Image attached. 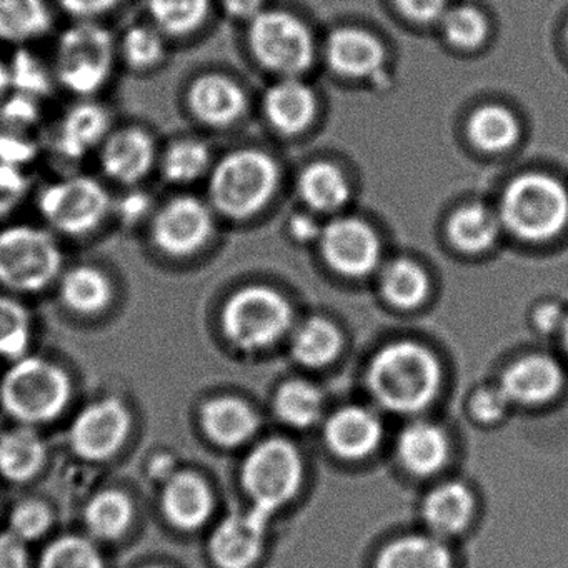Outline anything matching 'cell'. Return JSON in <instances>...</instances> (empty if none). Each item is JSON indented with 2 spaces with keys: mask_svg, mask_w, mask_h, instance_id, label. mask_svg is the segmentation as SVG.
<instances>
[{
  "mask_svg": "<svg viewBox=\"0 0 568 568\" xmlns=\"http://www.w3.org/2000/svg\"><path fill=\"white\" fill-rule=\"evenodd\" d=\"M367 384L382 407L397 414H415L437 398L442 368L424 345L395 342L375 355Z\"/></svg>",
  "mask_w": 568,
  "mask_h": 568,
  "instance_id": "1",
  "label": "cell"
},
{
  "mask_svg": "<svg viewBox=\"0 0 568 568\" xmlns=\"http://www.w3.org/2000/svg\"><path fill=\"white\" fill-rule=\"evenodd\" d=\"M68 372L48 358H18L0 382V404L22 425L55 420L71 400Z\"/></svg>",
  "mask_w": 568,
  "mask_h": 568,
  "instance_id": "2",
  "label": "cell"
},
{
  "mask_svg": "<svg viewBox=\"0 0 568 568\" xmlns=\"http://www.w3.org/2000/svg\"><path fill=\"white\" fill-rule=\"evenodd\" d=\"M118 52L104 26L79 21L59 38L52 68L55 81L71 94L91 99L111 81Z\"/></svg>",
  "mask_w": 568,
  "mask_h": 568,
  "instance_id": "3",
  "label": "cell"
},
{
  "mask_svg": "<svg viewBox=\"0 0 568 568\" xmlns=\"http://www.w3.org/2000/svg\"><path fill=\"white\" fill-rule=\"evenodd\" d=\"M277 184V165L268 155L258 151L232 152L212 169V209L224 217L242 221L271 201Z\"/></svg>",
  "mask_w": 568,
  "mask_h": 568,
  "instance_id": "4",
  "label": "cell"
},
{
  "mask_svg": "<svg viewBox=\"0 0 568 568\" xmlns=\"http://www.w3.org/2000/svg\"><path fill=\"white\" fill-rule=\"evenodd\" d=\"M500 221L525 241H548L568 225V191L548 175H521L501 197Z\"/></svg>",
  "mask_w": 568,
  "mask_h": 568,
  "instance_id": "5",
  "label": "cell"
},
{
  "mask_svg": "<svg viewBox=\"0 0 568 568\" xmlns=\"http://www.w3.org/2000/svg\"><path fill=\"white\" fill-rule=\"evenodd\" d=\"M64 255L51 232L34 225L0 231V285L19 294H39L62 275Z\"/></svg>",
  "mask_w": 568,
  "mask_h": 568,
  "instance_id": "6",
  "label": "cell"
},
{
  "mask_svg": "<svg viewBox=\"0 0 568 568\" xmlns=\"http://www.w3.org/2000/svg\"><path fill=\"white\" fill-rule=\"evenodd\" d=\"M221 322L231 344L241 351L257 352L284 337L291 327L292 311L278 292L255 285L229 298Z\"/></svg>",
  "mask_w": 568,
  "mask_h": 568,
  "instance_id": "7",
  "label": "cell"
},
{
  "mask_svg": "<svg viewBox=\"0 0 568 568\" xmlns=\"http://www.w3.org/2000/svg\"><path fill=\"white\" fill-rule=\"evenodd\" d=\"M111 194L91 175H72L52 182L39 194L38 209L59 234L82 237L98 231L112 212Z\"/></svg>",
  "mask_w": 568,
  "mask_h": 568,
  "instance_id": "8",
  "label": "cell"
},
{
  "mask_svg": "<svg viewBox=\"0 0 568 568\" xmlns=\"http://www.w3.org/2000/svg\"><path fill=\"white\" fill-rule=\"evenodd\" d=\"M241 480L255 507L272 515L301 490L304 460L291 442L271 438L247 455Z\"/></svg>",
  "mask_w": 568,
  "mask_h": 568,
  "instance_id": "9",
  "label": "cell"
},
{
  "mask_svg": "<svg viewBox=\"0 0 568 568\" xmlns=\"http://www.w3.org/2000/svg\"><path fill=\"white\" fill-rule=\"evenodd\" d=\"M248 42L257 61L278 74H301L314 61L311 32L288 12L262 11L251 21Z\"/></svg>",
  "mask_w": 568,
  "mask_h": 568,
  "instance_id": "10",
  "label": "cell"
},
{
  "mask_svg": "<svg viewBox=\"0 0 568 568\" xmlns=\"http://www.w3.org/2000/svg\"><path fill=\"white\" fill-rule=\"evenodd\" d=\"M214 234L212 209L194 195H178L151 217V239L162 254L174 258L197 254Z\"/></svg>",
  "mask_w": 568,
  "mask_h": 568,
  "instance_id": "11",
  "label": "cell"
},
{
  "mask_svg": "<svg viewBox=\"0 0 568 568\" xmlns=\"http://www.w3.org/2000/svg\"><path fill=\"white\" fill-rule=\"evenodd\" d=\"M131 428L128 405L121 398H102L79 412L69 428V444L84 460L105 462L124 447Z\"/></svg>",
  "mask_w": 568,
  "mask_h": 568,
  "instance_id": "12",
  "label": "cell"
},
{
  "mask_svg": "<svg viewBox=\"0 0 568 568\" xmlns=\"http://www.w3.org/2000/svg\"><path fill=\"white\" fill-rule=\"evenodd\" d=\"M254 507L245 514L229 515L214 528L209 554L219 568H252L264 551L267 518Z\"/></svg>",
  "mask_w": 568,
  "mask_h": 568,
  "instance_id": "13",
  "label": "cell"
},
{
  "mask_svg": "<svg viewBox=\"0 0 568 568\" xmlns=\"http://www.w3.org/2000/svg\"><path fill=\"white\" fill-rule=\"evenodd\" d=\"M322 252L332 268L345 275H365L377 267V235L358 219H338L322 231Z\"/></svg>",
  "mask_w": 568,
  "mask_h": 568,
  "instance_id": "14",
  "label": "cell"
},
{
  "mask_svg": "<svg viewBox=\"0 0 568 568\" xmlns=\"http://www.w3.org/2000/svg\"><path fill=\"white\" fill-rule=\"evenodd\" d=\"M158 161L154 138L145 129L128 125L111 132L99 149L102 172L118 184L132 185L144 181Z\"/></svg>",
  "mask_w": 568,
  "mask_h": 568,
  "instance_id": "15",
  "label": "cell"
},
{
  "mask_svg": "<svg viewBox=\"0 0 568 568\" xmlns=\"http://www.w3.org/2000/svg\"><path fill=\"white\" fill-rule=\"evenodd\" d=\"M111 134V114L104 105L84 99L72 105L59 122L52 138L55 155L69 162L88 158L95 149H101Z\"/></svg>",
  "mask_w": 568,
  "mask_h": 568,
  "instance_id": "16",
  "label": "cell"
},
{
  "mask_svg": "<svg viewBox=\"0 0 568 568\" xmlns=\"http://www.w3.org/2000/svg\"><path fill=\"white\" fill-rule=\"evenodd\" d=\"M185 104L195 121L212 129L234 125L244 115L247 99L227 75L204 74L189 85Z\"/></svg>",
  "mask_w": 568,
  "mask_h": 568,
  "instance_id": "17",
  "label": "cell"
},
{
  "mask_svg": "<svg viewBox=\"0 0 568 568\" xmlns=\"http://www.w3.org/2000/svg\"><path fill=\"white\" fill-rule=\"evenodd\" d=\"M165 520L182 531L204 527L214 511V494L204 477L195 471H174L161 495Z\"/></svg>",
  "mask_w": 568,
  "mask_h": 568,
  "instance_id": "18",
  "label": "cell"
},
{
  "mask_svg": "<svg viewBox=\"0 0 568 568\" xmlns=\"http://www.w3.org/2000/svg\"><path fill=\"white\" fill-rule=\"evenodd\" d=\"M564 385V372L547 355H527L501 375L500 388L510 404L544 405L557 397Z\"/></svg>",
  "mask_w": 568,
  "mask_h": 568,
  "instance_id": "19",
  "label": "cell"
},
{
  "mask_svg": "<svg viewBox=\"0 0 568 568\" xmlns=\"http://www.w3.org/2000/svg\"><path fill=\"white\" fill-rule=\"evenodd\" d=\"M325 442L337 457L362 460L382 440V424L374 412L364 407H344L325 424Z\"/></svg>",
  "mask_w": 568,
  "mask_h": 568,
  "instance_id": "20",
  "label": "cell"
},
{
  "mask_svg": "<svg viewBox=\"0 0 568 568\" xmlns=\"http://www.w3.org/2000/svg\"><path fill=\"white\" fill-rule=\"evenodd\" d=\"M201 427L212 444L224 448L247 444L258 428L254 408L234 395H221L205 402L201 410Z\"/></svg>",
  "mask_w": 568,
  "mask_h": 568,
  "instance_id": "21",
  "label": "cell"
},
{
  "mask_svg": "<svg viewBox=\"0 0 568 568\" xmlns=\"http://www.w3.org/2000/svg\"><path fill=\"white\" fill-rule=\"evenodd\" d=\"M59 297L68 311L91 317L108 311L114 301V285L101 268L78 265L59 277Z\"/></svg>",
  "mask_w": 568,
  "mask_h": 568,
  "instance_id": "22",
  "label": "cell"
},
{
  "mask_svg": "<svg viewBox=\"0 0 568 568\" xmlns=\"http://www.w3.org/2000/svg\"><path fill=\"white\" fill-rule=\"evenodd\" d=\"M325 54L334 71L351 78H367L381 71L385 61L381 42L357 29H341L334 32L328 38Z\"/></svg>",
  "mask_w": 568,
  "mask_h": 568,
  "instance_id": "23",
  "label": "cell"
},
{
  "mask_svg": "<svg viewBox=\"0 0 568 568\" xmlns=\"http://www.w3.org/2000/svg\"><path fill=\"white\" fill-rule=\"evenodd\" d=\"M450 445L437 425L415 422L404 428L397 442L400 464L417 477H428L444 467Z\"/></svg>",
  "mask_w": 568,
  "mask_h": 568,
  "instance_id": "24",
  "label": "cell"
},
{
  "mask_svg": "<svg viewBox=\"0 0 568 568\" xmlns=\"http://www.w3.org/2000/svg\"><path fill=\"white\" fill-rule=\"evenodd\" d=\"M48 447L31 425H19L0 435V475L24 484L44 467Z\"/></svg>",
  "mask_w": 568,
  "mask_h": 568,
  "instance_id": "25",
  "label": "cell"
},
{
  "mask_svg": "<svg viewBox=\"0 0 568 568\" xmlns=\"http://www.w3.org/2000/svg\"><path fill=\"white\" fill-rule=\"evenodd\" d=\"M471 491L458 481H447L430 491L424 501V520L434 534L452 537L460 534L474 517Z\"/></svg>",
  "mask_w": 568,
  "mask_h": 568,
  "instance_id": "26",
  "label": "cell"
},
{
  "mask_svg": "<svg viewBox=\"0 0 568 568\" xmlns=\"http://www.w3.org/2000/svg\"><path fill=\"white\" fill-rule=\"evenodd\" d=\"M264 108L268 122L275 129L285 134H295L311 124L317 111V102L307 85L287 79L267 92Z\"/></svg>",
  "mask_w": 568,
  "mask_h": 568,
  "instance_id": "27",
  "label": "cell"
},
{
  "mask_svg": "<svg viewBox=\"0 0 568 568\" xmlns=\"http://www.w3.org/2000/svg\"><path fill=\"white\" fill-rule=\"evenodd\" d=\"M84 521L92 537L118 540L134 521V501L119 488H105L85 505Z\"/></svg>",
  "mask_w": 568,
  "mask_h": 568,
  "instance_id": "28",
  "label": "cell"
},
{
  "mask_svg": "<svg viewBox=\"0 0 568 568\" xmlns=\"http://www.w3.org/2000/svg\"><path fill=\"white\" fill-rule=\"evenodd\" d=\"M375 568H454L444 541L427 535H408L388 544L378 555Z\"/></svg>",
  "mask_w": 568,
  "mask_h": 568,
  "instance_id": "29",
  "label": "cell"
},
{
  "mask_svg": "<svg viewBox=\"0 0 568 568\" xmlns=\"http://www.w3.org/2000/svg\"><path fill=\"white\" fill-rule=\"evenodd\" d=\"M45 0H0V41L26 44L51 31Z\"/></svg>",
  "mask_w": 568,
  "mask_h": 568,
  "instance_id": "30",
  "label": "cell"
},
{
  "mask_svg": "<svg viewBox=\"0 0 568 568\" xmlns=\"http://www.w3.org/2000/svg\"><path fill=\"white\" fill-rule=\"evenodd\" d=\"M342 348L341 332L325 318H308L295 332L292 354L305 367L321 368L335 361Z\"/></svg>",
  "mask_w": 568,
  "mask_h": 568,
  "instance_id": "31",
  "label": "cell"
},
{
  "mask_svg": "<svg viewBox=\"0 0 568 568\" xmlns=\"http://www.w3.org/2000/svg\"><path fill=\"white\" fill-rule=\"evenodd\" d=\"M154 28L164 36L184 38L202 28L211 0H145Z\"/></svg>",
  "mask_w": 568,
  "mask_h": 568,
  "instance_id": "32",
  "label": "cell"
},
{
  "mask_svg": "<svg viewBox=\"0 0 568 568\" xmlns=\"http://www.w3.org/2000/svg\"><path fill=\"white\" fill-rule=\"evenodd\" d=\"M212 164L211 149L197 139H179L165 149L161 171L165 181L187 185L207 174Z\"/></svg>",
  "mask_w": 568,
  "mask_h": 568,
  "instance_id": "33",
  "label": "cell"
},
{
  "mask_svg": "<svg viewBox=\"0 0 568 568\" xmlns=\"http://www.w3.org/2000/svg\"><path fill=\"white\" fill-rule=\"evenodd\" d=\"M302 199L315 211H337L348 199L347 179L331 164H314L298 181Z\"/></svg>",
  "mask_w": 568,
  "mask_h": 568,
  "instance_id": "34",
  "label": "cell"
},
{
  "mask_svg": "<svg viewBox=\"0 0 568 568\" xmlns=\"http://www.w3.org/2000/svg\"><path fill=\"white\" fill-rule=\"evenodd\" d=\"M322 408H324V398L317 387L308 382H287L275 395V414L288 427H312L321 418Z\"/></svg>",
  "mask_w": 568,
  "mask_h": 568,
  "instance_id": "35",
  "label": "cell"
},
{
  "mask_svg": "<svg viewBox=\"0 0 568 568\" xmlns=\"http://www.w3.org/2000/svg\"><path fill=\"white\" fill-rule=\"evenodd\" d=\"M448 235L462 251H485L497 239L498 221L481 205H465L452 215Z\"/></svg>",
  "mask_w": 568,
  "mask_h": 568,
  "instance_id": "36",
  "label": "cell"
},
{
  "mask_svg": "<svg viewBox=\"0 0 568 568\" xmlns=\"http://www.w3.org/2000/svg\"><path fill=\"white\" fill-rule=\"evenodd\" d=\"M468 135L481 151H505L517 141V119L507 109L487 105L471 115L468 122Z\"/></svg>",
  "mask_w": 568,
  "mask_h": 568,
  "instance_id": "37",
  "label": "cell"
},
{
  "mask_svg": "<svg viewBox=\"0 0 568 568\" xmlns=\"http://www.w3.org/2000/svg\"><path fill=\"white\" fill-rule=\"evenodd\" d=\"M382 294L388 302L402 308L417 307L428 292L425 272L414 262H390L381 275Z\"/></svg>",
  "mask_w": 568,
  "mask_h": 568,
  "instance_id": "38",
  "label": "cell"
},
{
  "mask_svg": "<svg viewBox=\"0 0 568 568\" xmlns=\"http://www.w3.org/2000/svg\"><path fill=\"white\" fill-rule=\"evenodd\" d=\"M9 82L11 89L18 94L29 95V98L42 101L49 98L54 91L55 75L54 71L42 62L41 58L29 51V49L19 48L12 55L8 64Z\"/></svg>",
  "mask_w": 568,
  "mask_h": 568,
  "instance_id": "39",
  "label": "cell"
},
{
  "mask_svg": "<svg viewBox=\"0 0 568 568\" xmlns=\"http://www.w3.org/2000/svg\"><path fill=\"white\" fill-rule=\"evenodd\" d=\"M31 335V315L24 304L0 295V357L18 361L28 355Z\"/></svg>",
  "mask_w": 568,
  "mask_h": 568,
  "instance_id": "40",
  "label": "cell"
},
{
  "mask_svg": "<svg viewBox=\"0 0 568 568\" xmlns=\"http://www.w3.org/2000/svg\"><path fill=\"white\" fill-rule=\"evenodd\" d=\"M39 568H105V564L94 541L81 535H64L45 547Z\"/></svg>",
  "mask_w": 568,
  "mask_h": 568,
  "instance_id": "41",
  "label": "cell"
},
{
  "mask_svg": "<svg viewBox=\"0 0 568 568\" xmlns=\"http://www.w3.org/2000/svg\"><path fill=\"white\" fill-rule=\"evenodd\" d=\"M122 59L134 71H151L165 59L164 34L154 26H134L119 45Z\"/></svg>",
  "mask_w": 568,
  "mask_h": 568,
  "instance_id": "42",
  "label": "cell"
},
{
  "mask_svg": "<svg viewBox=\"0 0 568 568\" xmlns=\"http://www.w3.org/2000/svg\"><path fill=\"white\" fill-rule=\"evenodd\" d=\"M442 22L445 38L455 48L474 49L487 38L488 28L484 14L470 6H458L450 11L447 9Z\"/></svg>",
  "mask_w": 568,
  "mask_h": 568,
  "instance_id": "43",
  "label": "cell"
},
{
  "mask_svg": "<svg viewBox=\"0 0 568 568\" xmlns=\"http://www.w3.org/2000/svg\"><path fill=\"white\" fill-rule=\"evenodd\" d=\"M52 520L54 515L48 504L29 498L16 505L14 510L11 511L9 531L28 544L44 537L51 528Z\"/></svg>",
  "mask_w": 568,
  "mask_h": 568,
  "instance_id": "44",
  "label": "cell"
},
{
  "mask_svg": "<svg viewBox=\"0 0 568 568\" xmlns=\"http://www.w3.org/2000/svg\"><path fill=\"white\" fill-rule=\"evenodd\" d=\"M41 101L14 92L0 104V128L32 132L41 122Z\"/></svg>",
  "mask_w": 568,
  "mask_h": 568,
  "instance_id": "45",
  "label": "cell"
},
{
  "mask_svg": "<svg viewBox=\"0 0 568 568\" xmlns=\"http://www.w3.org/2000/svg\"><path fill=\"white\" fill-rule=\"evenodd\" d=\"M39 155L38 139L32 132L0 128V162L24 169Z\"/></svg>",
  "mask_w": 568,
  "mask_h": 568,
  "instance_id": "46",
  "label": "cell"
},
{
  "mask_svg": "<svg viewBox=\"0 0 568 568\" xmlns=\"http://www.w3.org/2000/svg\"><path fill=\"white\" fill-rule=\"evenodd\" d=\"M29 179L24 169L0 162V219L18 211L28 197Z\"/></svg>",
  "mask_w": 568,
  "mask_h": 568,
  "instance_id": "47",
  "label": "cell"
},
{
  "mask_svg": "<svg viewBox=\"0 0 568 568\" xmlns=\"http://www.w3.org/2000/svg\"><path fill=\"white\" fill-rule=\"evenodd\" d=\"M152 211H154V201L149 192L141 191V189H131L112 205V212H115L119 221L128 227H134L154 215Z\"/></svg>",
  "mask_w": 568,
  "mask_h": 568,
  "instance_id": "48",
  "label": "cell"
},
{
  "mask_svg": "<svg viewBox=\"0 0 568 568\" xmlns=\"http://www.w3.org/2000/svg\"><path fill=\"white\" fill-rule=\"evenodd\" d=\"M510 405V400L501 390L500 385L498 387L481 388L471 398V414L475 415L477 420L484 422V424H494V422L500 420L507 414Z\"/></svg>",
  "mask_w": 568,
  "mask_h": 568,
  "instance_id": "49",
  "label": "cell"
},
{
  "mask_svg": "<svg viewBox=\"0 0 568 568\" xmlns=\"http://www.w3.org/2000/svg\"><path fill=\"white\" fill-rule=\"evenodd\" d=\"M402 14L412 21L430 22L444 18L447 0H395Z\"/></svg>",
  "mask_w": 568,
  "mask_h": 568,
  "instance_id": "50",
  "label": "cell"
},
{
  "mask_svg": "<svg viewBox=\"0 0 568 568\" xmlns=\"http://www.w3.org/2000/svg\"><path fill=\"white\" fill-rule=\"evenodd\" d=\"M0 568H29L26 541L11 531L0 534Z\"/></svg>",
  "mask_w": 568,
  "mask_h": 568,
  "instance_id": "51",
  "label": "cell"
},
{
  "mask_svg": "<svg viewBox=\"0 0 568 568\" xmlns=\"http://www.w3.org/2000/svg\"><path fill=\"white\" fill-rule=\"evenodd\" d=\"M62 9L81 21H92L118 4V0H59Z\"/></svg>",
  "mask_w": 568,
  "mask_h": 568,
  "instance_id": "52",
  "label": "cell"
},
{
  "mask_svg": "<svg viewBox=\"0 0 568 568\" xmlns=\"http://www.w3.org/2000/svg\"><path fill=\"white\" fill-rule=\"evenodd\" d=\"M535 325L544 334L560 331L565 322L564 311L557 304H545L537 308L534 315Z\"/></svg>",
  "mask_w": 568,
  "mask_h": 568,
  "instance_id": "53",
  "label": "cell"
},
{
  "mask_svg": "<svg viewBox=\"0 0 568 568\" xmlns=\"http://www.w3.org/2000/svg\"><path fill=\"white\" fill-rule=\"evenodd\" d=\"M222 6L232 18L252 21L261 14L264 0H222Z\"/></svg>",
  "mask_w": 568,
  "mask_h": 568,
  "instance_id": "54",
  "label": "cell"
},
{
  "mask_svg": "<svg viewBox=\"0 0 568 568\" xmlns=\"http://www.w3.org/2000/svg\"><path fill=\"white\" fill-rule=\"evenodd\" d=\"M291 232L297 241L311 242L321 237L322 229L314 219L308 215H295L291 221Z\"/></svg>",
  "mask_w": 568,
  "mask_h": 568,
  "instance_id": "55",
  "label": "cell"
},
{
  "mask_svg": "<svg viewBox=\"0 0 568 568\" xmlns=\"http://www.w3.org/2000/svg\"><path fill=\"white\" fill-rule=\"evenodd\" d=\"M154 465L158 467V470L152 471L154 477H164L165 480H168V478L174 474V468H172V460L169 457L158 458V460L154 462Z\"/></svg>",
  "mask_w": 568,
  "mask_h": 568,
  "instance_id": "56",
  "label": "cell"
},
{
  "mask_svg": "<svg viewBox=\"0 0 568 568\" xmlns=\"http://www.w3.org/2000/svg\"><path fill=\"white\" fill-rule=\"evenodd\" d=\"M8 89H11V82H9V69L2 59H0V99L4 98Z\"/></svg>",
  "mask_w": 568,
  "mask_h": 568,
  "instance_id": "57",
  "label": "cell"
},
{
  "mask_svg": "<svg viewBox=\"0 0 568 568\" xmlns=\"http://www.w3.org/2000/svg\"><path fill=\"white\" fill-rule=\"evenodd\" d=\"M560 332H561V342H564V348L568 355V317L565 318V322H564V325H561Z\"/></svg>",
  "mask_w": 568,
  "mask_h": 568,
  "instance_id": "58",
  "label": "cell"
},
{
  "mask_svg": "<svg viewBox=\"0 0 568 568\" xmlns=\"http://www.w3.org/2000/svg\"><path fill=\"white\" fill-rule=\"evenodd\" d=\"M144 568H165V567H158V565H152V567H144Z\"/></svg>",
  "mask_w": 568,
  "mask_h": 568,
  "instance_id": "59",
  "label": "cell"
},
{
  "mask_svg": "<svg viewBox=\"0 0 568 568\" xmlns=\"http://www.w3.org/2000/svg\"><path fill=\"white\" fill-rule=\"evenodd\" d=\"M567 42H568V29H567Z\"/></svg>",
  "mask_w": 568,
  "mask_h": 568,
  "instance_id": "60",
  "label": "cell"
}]
</instances>
